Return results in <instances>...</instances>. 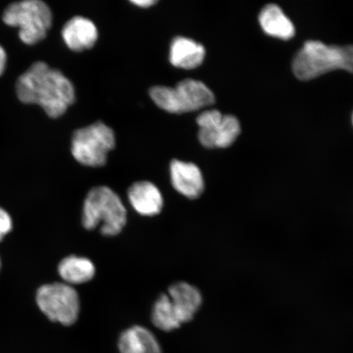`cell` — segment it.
<instances>
[{
    "instance_id": "obj_11",
    "label": "cell",
    "mask_w": 353,
    "mask_h": 353,
    "mask_svg": "<svg viewBox=\"0 0 353 353\" xmlns=\"http://www.w3.org/2000/svg\"><path fill=\"white\" fill-rule=\"evenodd\" d=\"M168 295L182 325L191 321L201 307L200 290L187 282H176L172 285Z\"/></svg>"
},
{
    "instance_id": "obj_13",
    "label": "cell",
    "mask_w": 353,
    "mask_h": 353,
    "mask_svg": "<svg viewBox=\"0 0 353 353\" xmlns=\"http://www.w3.org/2000/svg\"><path fill=\"white\" fill-rule=\"evenodd\" d=\"M205 57V47L192 39L179 37L171 43L170 61L176 68L195 69L203 63Z\"/></svg>"
},
{
    "instance_id": "obj_6",
    "label": "cell",
    "mask_w": 353,
    "mask_h": 353,
    "mask_svg": "<svg viewBox=\"0 0 353 353\" xmlns=\"http://www.w3.org/2000/svg\"><path fill=\"white\" fill-rule=\"evenodd\" d=\"M114 145V131L105 123L98 121L74 132L72 153L83 165L100 167L107 163L108 154Z\"/></svg>"
},
{
    "instance_id": "obj_14",
    "label": "cell",
    "mask_w": 353,
    "mask_h": 353,
    "mask_svg": "<svg viewBox=\"0 0 353 353\" xmlns=\"http://www.w3.org/2000/svg\"><path fill=\"white\" fill-rule=\"evenodd\" d=\"M118 347L120 353H163L161 344L152 331L139 325L123 331Z\"/></svg>"
},
{
    "instance_id": "obj_22",
    "label": "cell",
    "mask_w": 353,
    "mask_h": 353,
    "mask_svg": "<svg viewBox=\"0 0 353 353\" xmlns=\"http://www.w3.org/2000/svg\"><path fill=\"white\" fill-rule=\"evenodd\" d=\"M352 123H353V114H352Z\"/></svg>"
},
{
    "instance_id": "obj_20",
    "label": "cell",
    "mask_w": 353,
    "mask_h": 353,
    "mask_svg": "<svg viewBox=\"0 0 353 353\" xmlns=\"http://www.w3.org/2000/svg\"><path fill=\"white\" fill-rule=\"evenodd\" d=\"M132 3L141 8H148L153 6L157 1L154 0H135V1L132 0Z\"/></svg>"
},
{
    "instance_id": "obj_16",
    "label": "cell",
    "mask_w": 353,
    "mask_h": 353,
    "mask_svg": "<svg viewBox=\"0 0 353 353\" xmlns=\"http://www.w3.org/2000/svg\"><path fill=\"white\" fill-rule=\"evenodd\" d=\"M96 269L91 260L70 255L61 260L59 266V275L70 285L86 283L94 278Z\"/></svg>"
},
{
    "instance_id": "obj_10",
    "label": "cell",
    "mask_w": 353,
    "mask_h": 353,
    "mask_svg": "<svg viewBox=\"0 0 353 353\" xmlns=\"http://www.w3.org/2000/svg\"><path fill=\"white\" fill-rule=\"evenodd\" d=\"M61 37L70 50L82 52L94 47L99 32L95 24L85 17H72L64 25Z\"/></svg>"
},
{
    "instance_id": "obj_9",
    "label": "cell",
    "mask_w": 353,
    "mask_h": 353,
    "mask_svg": "<svg viewBox=\"0 0 353 353\" xmlns=\"http://www.w3.org/2000/svg\"><path fill=\"white\" fill-rule=\"evenodd\" d=\"M170 175L173 187L181 195L194 200L204 192V178L193 163L174 160L170 164Z\"/></svg>"
},
{
    "instance_id": "obj_3",
    "label": "cell",
    "mask_w": 353,
    "mask_h": 353,
    "mask_svg": "<svg viewBox=\"0 0 353 353\" xmlns=\"http://www.w3.org/2000/svg\"><path fill=\"white\" fill-rule=\"evenodd\" d=\"M127 222V211L120 196L112 189L92 188L83 203L82 223L88 230L100 227L104 236L120 234Z\"/></svg>"
},
{
    "instance_id": "obj_7",
    "label": "cell",
    "mask_w": 353,
    "mask_h": 353,
    "mask_svg": "<svg viewBox=\"0 0 353 353\" xmlns=\"http://www.w3.org/2000/svg\"><path fill=\"white\" fill-rule=\"evenodd\" d=\"M37 303L48 319L63 325H72L79 314L77 291L65 283L44 285L37 291Z\"/></svg>"
},
{
    "instance_id": "obj_5",
    "label": "cell",
    "mask_w": 353,
    "mask_h": 353,
    "mask_svg": "<svg viewBox=\"0 0 353 353\" xmlns=\"http://www.w3.org/2000/svg\"><path fill=\"white\" fill-rule=\"evenodd\" d=\"M150 96L159 108L173 114L195 112L215 101L213 92L204 83L193 79H184L174 87L154 86Z\"/></svg>"
},
{
    "instance_id": "obj_8",
    "label": "cell",
    "mask_w": 353,
    "mask_h": 353,
    "mask_svg": "<svg viewBox=\"0 0 353 353\" xmlns=\"http://www.w3.org/2000/svg\"><path fill=\"white\" fill-rule=\"evenodd\" d=\"M198 139L206 148L230 147L239 136L241 125L237 118L223 114L218 110H205L196 119Z\"/></svg>"
},
{
    "instance_id": "obj_19",
    "label": "cell",
    "mask_w": 353,
    "mask_h": 353,
    "mask_svg": "<svg viewBox=\"0 0 353 353\" xmlns=\"http://www.w3.org/2000/svg\"><path fill=\"white\" fill-rule=\"evenodd\" d=\"M8 63V55L6 50L0 46V77L6 72Z\"/></svg>"
},
{
    "instance_id": "obj_12",
    "label": "cell",
    "mask_w": 353,
    "mask_h": 353,
    "mask_svg": "<svg viewBox=\"0 0 353 353\" xmlns=\"http://www.w3.org/2000/svg\"><path fill=\"white\" fill-rule=\"evenodd\" d=\"M128 197L132 208L143 216L157 215L164 206L160 190L147 181L132 184L128 191Z\"/></svg>"
},
{
    "instance_id": "obj_15",
    "label": "cell",
    "mask_w": 353,
    "mask_h": 353,
    "mask_svg": "<svg viewBox=\"0 0 353 353\" xmlns=\"http://www.w3.org/2000/svg\"><path fill=\"white\" fill-rule=\"evenodd\" d=\"M259 21L263 32L272 37L289 41L294 37L292 21L276 4L265 6L259 13Z\"/></svg>"
},
{
    "instance_id": "obj_2",
    "label": "cell",
    "mask_w": 353,
    "mask_h": 353,
    "mask_svg": "<svg viewBox=\"0 0 353 353\" xmlns=\"http://www.w3.org/2000/svg\"><path fill=\"white\" fill-rule=\"evenodd\" d=\"M294 76L308 81L334 70H344L353 74V46H327L317 41H309L295 55Z\"/></svg>"
},
{
    "instance_id": "obj_4",
    "label": "cell",
    "mask_w": 353,
    "mask_h": 353,
    "mask_svg": "<svg viewBox=\"0 0 353 353\" xmlns=\"http://www.w3.org/2000/svg\"><path fill=\"white\" fill-rule=\"evenodd\" d=\"M4 24L19 30L21 41L34 46L47 37L52 24L50 6L41 0H22L12 3L3 11Z\"/></svg>"
},
{
    "instance_id": "obj_17",
    "label": "cell",
    "mask_w": 353,
    "mask_h": 353,
    "mask_svg": "<svg viewBox=\"0 0 353 353\" xmlns=\"http://www.w3.org/2000/svg\"><path fill=\"white\" fill-rule=\"evenodd\" d=\"M152 323L166 332L179 329L182 324L176 316L169 295L161 294L154 303L152 312Z\"/></svg>"
},
{
    "instance_id": "obj_21",
    "label": "cell",
    "mask_w": 353,
    "mask_h": 353,
    "mask_svg": "<svg viewBox=\"0 0 353 353\" xmlns=\"http://www.w3.org/2000/svg\"><path fill=\"white\" fill-rule=\"evenodd\" d=\"M0 268H1V260H0Z\"/></svg>"
},
{
    "instance_id": "obj_1",
    "label": "cell",
    "mask_w": 353,
    "mask_h": 353,
    "mask_svg": "<svg viewBox=\"0 0 353 353\" xmlns=\"http://www.w3.org/2000/svg\"><path fill=\"white\" fill-rule=\"evenodd\" d=\"M21 103L37 105L51 118H59L76 101L72 83L61 72L44 61H37L16 82Z\"/></svg>"
},
{
    "instance_id": "obj_18",
    "label": "cell",
    "mask_w": 353,
    "mask_h": 353,
    "mask_svg": "<svg viewBox=\"0 0 353 353\" xmlns=\"http://www.w3.org/2000/svg\"><path fill=\"white\" fill-rule=\"evenodd\" d=\"M12 229V220L6 210L0 208V241L6 237Z\"/></svg>"
}]
</instances>
